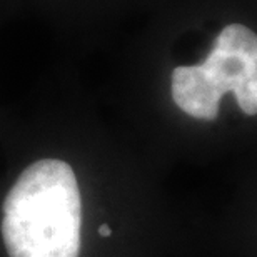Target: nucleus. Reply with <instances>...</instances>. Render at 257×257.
I'll use <instances>...</instances> for the list:
<instances>
[{
    "mask_svg": "<svg viewBox=\"0 0 257 257\" xmlns=\"http://www.w3.org/2000/svg\"><path fill=\"white\" fill-rule=\"evenodd\" d=\"M99 234L102 235V237H110L112 235V230H110V227L107 224H102L100 227H99Z\"/></svg>",
    "mask_w": 257,
    "mask_h": 257,
    "instance_id": "obj_3",
    "label": "nucleus"
},
{
    "mask_svg": "<svg viewBox=\"0 0 257 257\" xmlns=\"http://www.w3.org/2000/svg\"><path fill=\"white\" fill-rule=\"evenodd\" d=\"M82 200L67 162L44 159L4 200L2 237L10 257H79Z\"/></svg>",
    "mask_w": 257,
    "mask_h": 257,
    "instance_id": "obj_1",
    "label": "nucleus"
},
{
    "mask_svg": "<svg viewBox=\"0 0 257 257\" xmlns=\"http://www.w3.org/2000/svg\"><path fill=\"white\" fill-rule=\"evenodd\" d=\"M171 90L176 105L194 119H217L229 92L245 115H257V34L242 24L225 25L204 62L174 69Z\"/></svg>",
    "mask_w": 257,
    "mask_h": 257,
    "instance_id": "obj_2",
    "label": "nucleus"
}]
</instances>
